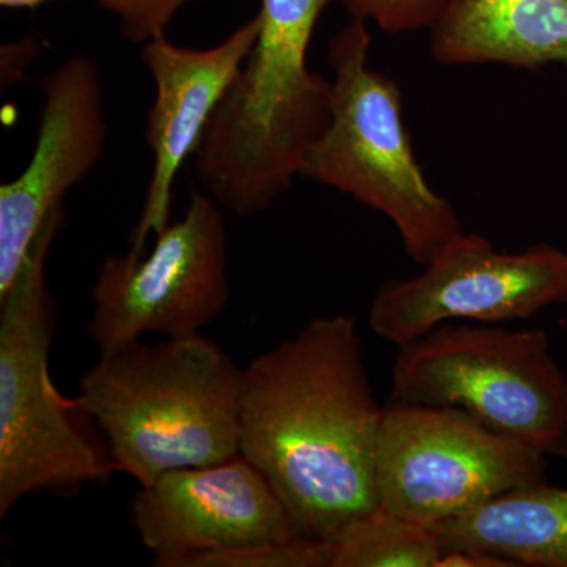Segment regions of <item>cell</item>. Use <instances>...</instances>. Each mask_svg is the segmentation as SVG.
Here are the masks:
<instances>
[{
	"mask_svg": "<svg viewBox=\"0 0 567 567\" xmlns=\"http://www.w3.org/2000/svg\"><path fill=\"white\" fill-rule=\"evenodd\" d=\"M567 305V254L548 245L499 252L480 234L462 233L421 275L391 279L369 309V327L402 347L440 324L529 319Z\"/></svg>",
	"mask_w": 567,
	"mask_h": 567,
	"instance_id": "obj_9",
	"label": "cell"
},
{
	"mask_svg": "<svg viewBox=\"0 0 567 567\" xmlns=\"http://www.w3.org/2000/svg\"><path fill=\"white\" fill-rule=\"evenodd\" d=\"M382 406L353 317H319L244 369L240 454L301 536L334 540L379 506Z\"/></svg>",
	"mask_w": 567,
	"mask_h": 567,
	"instance_id": "obj_1",
	"label": "cell"
},
{
	"mask_svg": "<svg viewBox=\"0 0 567 567\" xmlns=\"http://www.w3.org/2000/svg\"><path fill=\"white\" fill-rule=\"evenodd\" d=\"M431 55L442 65L567 66V0H450Z\"/></svg>",
	"mask_w": 567,
	"mask_h": 567,
	"instance_id": "obj_13",
	"label": "cell"
},
{
	"mask_svg": "<svg viewBox=\"0 0 567 567\" xmlns=\"http://www.w3.org/2000/svg\"><path fill=\"white\" fill-rule=\"evenodd\" d=\"M63 221V208L52 213L20 275L0 295V517L25 495H73L103 486L115 472L87 406L80 395H63L50 374L58 308L47 259Z\"/></svg>",
	"mask_w": 567,
	"mask_h": 567,
	"instance_id": "obj_4",
	"label": "cell"
},
{
	"mask_svg": "<svg viewBox=\"0 0 567 567\" xmlns=\"http://www.w3.org/2000/svg\"><path fill=\"white\" fill-rule=\"evenodd\" d=\"M330 2L262 0L256 44L194 152L205 192L241 218L287 193L330 123L333 85L308 65Z\"/></svg>",
	"mask_w": 567,
	"mask_h": 567,
	"instance_id": "obj_2",
	"label": "cell"
},
{
	"mask_svg": "<svg viewBox=\"0 0 567 567\" xmlns=\"http://www.w3.org/2000/svg\"><path fill=\"white\" fill-rule=\"evenodd\" d=\"M50 0H0L7 9H31ZM100 6L121 20V31L133 43H148L166 33L183 7L194 0H99Z\"/></svg>",
	"mask_w": 567,
	"mask_h": 567,
	"instance_id": "obj_17",
	"label": "cell"
},
{
	"mask_svg": "<svg viewBox=\"0 0 567 567\" xmlns=\"http://www.w3.org/2000/svg\"><path fill=\"white\" fill-rule=\"evenodd\" d=\"M450 0H344L354 20L375 22L388 33L429 29L439 20Z\"/></svg>",
	"mask_w": 567,
	"mask_h": 567,
	"instance_id": "obj_18",
	"label": "cell"
},
{
	"mask_svg": "<svg viewBox=\"0 0 567 567\" xmlns=\"http://www.w3.org/2000/svg\"><path fill=\"white\" fill-rule=\"evenodd\" d=\"M390 404L454 406L544 456L567 457V377L543 330L440 324L399 347Z\"/></svg>",
	"mask_w": 567,
	"mask_h": 567,
	"instance_id": "obj_6",
	"label": "cell"
},
{
	"mask_svg": "<svg viewBox=\"0 0 567 567\" xmlns=\"http://www.w3.org/2000/svg\"><path fill=\"white\" fill-rule=\"evenodd\" d=\"M221 208L207 192H193L185 215L156 234L151 249L103 260L89 320L100 354L145 334H197L223 315L230 284Z\"/></svg>",
	"mask_w": 567,
	"mask_h": 567,
	"instance_id": "obj_8",
	"label": "cell"
},
{
	"mask_svg": "<svg viewBox=\"0 0 567 567\" xmlns=\"http://www.w3.org/2000/svg\"><path fill=\"white\" fill-rule=\"evenodd\" d=\"M257 13L207 50L177 47L166 33L142 47L141 58L155 82V100L145 123L153 167L141 218L132 233V251H145L151 234L171 223L174 183L203 140L213 112L237 76L259 37Z\"/></svg>",
	"mask_w": 567,
	"mask_h": 567,
	"instance_id": "obj_12",
	"label": "cell"
},
{
	"mask_svg": "<svg viewBox=\"0 0 567 567\" xmlns=\"http://www.w3.org/2000/svg\"><path fill=\"white\" fill-rule=\"evenodd\" d=\"M128 513L158 567L301 536L267 477L241 454L164 473L140 487Z\"/></svg>",
	"mask_w": 567,
	"mask_h": 567,
	"instance_id": "obj_10",
	"label": "cell"
},
{
	"mask_svg": "<svg viewBox=\"0 0 567 567\" xmlns=\"http://www.w3.org/2000/svg\"><path fill=\"white\" fill-rule=\"evenodd\" d=\"M368 22H349L331 40V118L306 156L301 177L383 213L405 252L424 265L464 233L453 205L425 181L402 115L398 82L369 66Z\"/></svg>",
	"mask_w": 567,
	"mask_h": 567,
	"instance_id": "obj_5",
	"label": "cell"
},
{
	"mask_svg": "<svg viewBox=\"0 0 567 567\" xmlns=\"http://www.w3.org/2000/svg\"><path fill=\"white\" fill-rule=\"evenodd\" d=\"M546 457L454 406L388 404L375 457L379 506L435 529L546 483Z\"/></svg>",
	"mask_w": 567,
	"mask_h": 567,
	"instance_id": "obj_7",
	"label": "cell"
},
{
	"mask_svg": "<svg viewBox=\"0 0 567 567\" xmlns=\"http://www.w3.org/2000/svg\"><path fill=\"white\" fill-rule=\"evenodd\" d=\"M331 540L297 536L282 543L204 555L188 567H333Z\"/></svg>",
	"mask_w": 567,
	"mask_h": 567,
	"instance_id": "obj_16",
	"label": "cell"
},
{
	"mask_svg": "<svg viewBox=\"0 0 567 567\" xmlns=\"http://www.w3.org/2000/svg\"><path fill=\"white\" fill-rule=\"evenodd\" d=\"M435 532L445 550H483L514 566L567 567V487L516 488Z\"/></svg>",
	"mask_w": 567,
	"mask_h": 567,
	"instance_id": "obj_14",
	"label": "cell"
},
{
	"mask_svg": "<svg viewBox=\"0 0 567 567\" xmlns=\"http://www.w3.org/2000/svg\"><path fill=\"white\" fill-rule=\"evenodd\" d=\"M241 393L244 369L200 333L100 354L80 385L115 472L140 486L238 456Z\"/></svg>",
	"mask_w": 567,
	"mask_h": 567,
	"instance_id": "obj_3",
	"label": "cell"
},
{
	"mask_svg": "<svg viewBox=\"0 0 567 567\" xmlns=\"http://www.w3.org/2000/svg\"><path fill=\"white\" fill-rule=\"evenodd\" d=\"M39 134L20 177L0 186V295L63 197L102 159L107 141L103 85L87 55H71L41 80Z\"/></svg>",
	"mask_w": 567,
	"mask_h": 567,
	"instance_id": "obj_11",
	"label": "cell"
},
{
	"mask_svg": "<svg viewBox=\"0 0 567 567\" xmlns=\"http://www.w3.org/2000/svg\"><path fill=\"white\" fill-rule=\"evenodd\" d=\"M333 567H436L439 533L377 506L352 522L334 540Z\"/></svg>",
	"mask_w": 567,
	"mask_h": 567,
	"instance_id": "obj_15",
	"label": "cell"
},
{
	"mask_svg": "<svg viewBox=\"0 0 567 567\" xmlns=\"http://www.w3.org/2000/svg\"><path fill=\"white\" fill-rule=\"evenodd\" d=\"M513 563L483 550H445L436 567H511Z\"/></svg>",
	"mask_w": 567,
	"mask_h": 567,
	"instance_id": "obj_19",
	"label": "cell"
}]
</instances>
